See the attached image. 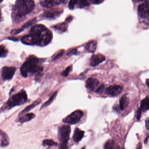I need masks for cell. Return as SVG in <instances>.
<instances>
[{"label": "cell", "instance_id": "6da1fadb", "mask_svg": "<svg viewBox=\"0 0 149 149\" xmlns=\"http://www.w3.org/2000/svg\"><path fill=\"white\" fill-rule=\"evenodd\" d=\"M52 33L43 25H38L32 27L28 35L22 37L21 42L27 45L45 46L51 43Z\"/></svg>", "mask_w": 149, "mask_h": 149}, {"label": "cell", "instance_id": "7a4b0ae2", "mask_svg": "<svg viewBox=\"0 0 149 149\" xmlns=\"http://www.w3.org/2000/svg\"><path fill=\"white\" fill-rule=\"evenodd\" d=\"M43 69V67L39 64V59L34 56H31L21 66V72L23 77H27L29 73H38V75H40Z\"/></svg>", "mask_w": 149, "mask_h": 149}, {"label": "cell", "instance_id": "3957f363", "mask_svg": "<svg viewBox=\"0 0 149 149\" xmlns=\"http://www.w3.org/2000/svg\"><path fill=\"white\" fill-rule=\"evenodd\" d=\"M34 7V1L33 0H17L14 7L16 18H20L28 14Z\"/></svg>", "mask_w": 149, "mask_h": 149}, {"label": "cell", "instance_id": "277c9868", "mask_svg": "<svg viewBox=\"0 0 149 149\" xmlns=\"http://www.w3.org/2000/svg\"><path fill=\"white\" fill-rule=\"evenodd\" d=\"M27 100V96L25 91H23L13 95L7 102V105L10 108L15 106H20Z\"/></svg>", "mask_w": 149, "mask_h": 149}, {"label": "cell", "instance_id": "5b68a950", "mask_svg": "<svg viewBox=\"0 0 149 149\" xmlns=\"http://www.w3.org/2000/svg\"><path fill=\"white\" fill-rule=\"evenodd\" d=\"M83 115V112L81 110H76L64 119L63 122L68 124H75L80 120Z\"/></svg>", "mask_w": 149, "mask_h": 149}, {"label": "cell", "instance_id": "8992f818", "mask_svg": "<svg viewBox=\"0 0 149 149\" xmlns=\"http://www.w3.org/2000/svg\"><path fill=\"white\" fill-rule=\"evenodd\" d=\"M71 133V127L69 125L61 126L58 127V136L60 143L67 144Z\"/></svg>", "mask_w": 149, "mask_h": 149}, {"label": "cell", "instance_id": "52a82bcc", "mask_svg": "<svg viewBox=\"0 0 149 149\" xmlns=\"http://www.w3.org/2000/svg\"><path fill=\"white\" fill-rule=\"evenodd\" d=\"M138 12L143 19L149 18V1H146L140 5L138 8Z\"/></svg>", "mask_w": 149, "mask_h": 149}, {"label": "cell", "instance_id": "ba28073f", "mask_svg": "<svg viewBox=\"0 0 149 149\" xmlns=\"http://www.w3.org/2000/svg\"><path fill=\"white\" fill-rule=\"evenodd\" d=\"M16 69L15 67L5 66L2 69L1 76L5 80H10L14 75Z\"/></svg>", "mask_w": 149, "mask_h": 149}, {"label": "cell", "instance_id": "9c48e42d", "mask_svg": "<svg viewBox=\"0 0 149 149\" xmlns=\"http://www.w3.org/2000/svg\"><path fill=\"white\" fill-rule=\"evenodd\" d=\"M123 88L119 85L110 86L106 89V93L108 95L112 96H116L120 94Z\"/></svg>", "mask_w": 149, "mask_h": 149}, {"label": "cell", "instance_id": "30bf717a", "mask_svg": "<svg viewBox=\"0 0 149 149\" xmlns=\"http://www.w3.org/2000/svg\"><path fill=\"white\" fill-rule=\"evenodd\" d=\"M106 59L105 56L102 54H95L93 55L90 58V65L92 66L95 67L104 62Z\"/></svg>", "mask_w": 149, "mask_h": 149}, {"label": "cell", "instance_id": "8fae6325", "mask_svg": "<svg viewBox=\"0 0 149 149\" xmlns=\"http://www.w3.org/2000/svg\"><path fill=\"white\" fill-rule=\"evenodd\" d=\"M100 86V83L99 81L95 78H89L86 81V87L93 91H95Z\"/></svg>", "mask_w": 149, "mask_h": 149}, {"label": "cell", "instance_id": "7c38bea8", "mask_svg": "<svg viewBox=\"0 0 149 149\" xmlns=\"http://www.w3.org/2000/svg\"><path fill=\"white\" fill-rule=\"evenodd\" d=\"M61 2V0H40L41 6L48 8L58 5Z\"/></svg>", "mask_w": 149, "mask_h": 149}, {"label": "cell", "instance_id": "4fadbf2b", "mask_svg": "<svg viewBox=\"0 0 149 149\" xmlns=\"http://www.w3.org/2000/svg\"><path fill=\"white\" fill-rule=\"evenodd\" d=\"M84 134L85 132L84 131L82 130L79 128H76L72 137L73 141L76 143L80 142L83 138Z\"/></svg>", "mask_w": 149, "mask_h": 149}, {"label": "cell", "instance_id": "5bb4252c", "mask_svg": "<svg viewBox=\"0 0 149 149\" xmlns=\"http://www.w3.org/2000/svg\"><path fill=\"white\" fill-rule=\"evenodd\" d=\"M0 136L1 137V146L2 147H5L9 144L10 139L7 134L1 130H0Z\"/></svg>", "mask_w": 149, "mask_h": 149}, {"label": "cell", "instance_id": "9a60e30c", "mask_svg": "<svg viewBox=\"0 0 149 149\" xmlns=\"http://www.w3.org/2000/svg\"><path fill=\"white\" fill-rule=\"evenodd\" d=\"M97 42L95 41H91L86 45V49L89 52L93 53L97 48Z\"/></svg>", "mask_w": 149, "mask_h": 149}, {"label": "cell", "instance_id": "2e32d148", "mask_svg": "<svg viewBox=\"0 0 149 149\" xmlns=\"http://www.w3.org/2000/svg\"><path fill=\"white\" fill-rule=\"evenodd\" d=\"M142 112H145L149 109V97L147 96L141 101L140 108Z\"/></svg>", "mask_w": 149, "mask_h": 149}, {"label": "cell", "instance_id": "e0dca14e", "mask_svg": "<svg viewBox=\"0 0 149 149\" xmlns=\"http://www.w3.org/2000/svg\"><path fill=\"white\" fill-rule=\"evenodd\" d=\"M41 101H42V100H41L38 99V100H37L34 102L32 104L27 106L26 107L21 113H20V114H24V113H26L30 111L31 109H32V108H34L36 106H37V105H38L39 103H40Z\"/></svg>", "mask_w": 149, "mask_h": 149}, {"label": "cell", "instance_id": "ac0fdd59", "mask_svg": "<svg viewBox=\"0 0 149 149\" xmlns=\"http://www.w3.org/2000/svg\"><path fill=\"white\" fill-rule=\"evenodd\" d=\"M34 117H35V114L34 113H28V114H26L25 116L21 117L19 119V122L21 123L28 122L34 118Z\"/></svg>", "mask_w": 149, "mask_h": 149}, {"label": "cell", "instance_id": "d6986e66", "mask_svg": "<svg viewBox=\"0 0 149 149\" xmlns=\"http://www.w3.org/2000/svg\"><path fill=\"white\" fill-rule=\"evenodd\" d=\"M61 13V11L60 10H52V11H48L45 12L44 13V16L48 18H53L56 17L58 14Z\"/></svg>", "mask_w": 149, "mask_h": 149}, {"label": "cell", "instance_id": "ffe728a7", "mask_svg": "<svg viewBox=\"0 0 149 149\" xmlns=\"http://www.w3.org/2000/svg\"><path fill=\"white\" fill-rule=\"evenodd\" d=\"M68 26V25L67 24L63 23L54 26L53 28L57 31H59L61 32H65L66 31Z\"/></svg>", "mask_w": 149, "mask_h": 149}, {"label": "cell", "instance_id": "44dd1931", "mask_svg": "<svg viewBox=\"0 0 149 149\" xmlns=\"http://www.w3.org/2000/svg\"><path fill=\"white\" fill-rule=\"evenodd\" d=\"M128 104V99L126 95H124L121 98L119 101V107L122 110L124 109Z\"/></svg>", "mask_w": 149, "mask_h": 149}, {"label": "cell", "instance_id": "7402d4cb", "mask_svg": "<svg viewBox=\"0 0 149 149\" xmlns=\"http://www.w3.org/2000/svg\"><path fill=\"white\" fill-rule=\"evenodd\" d=\"M104 149H115V143L112 139H109L105 143Z\"/></svg>", "mask_w": 149, "mask_h": 149}, {"label": "cell", "instance_id": "603a6c76", "mask_svg": "<svg viewBox=\"0 0 149 149\" xmlns=\"http://www.w3.org/2000/svg\"><path fill=\"white\" fill-rule=\"evenodd\" d=\"M43 145L44 146H51L58 145V144L52 139H45L43 141Z\"/></svg>", "mask_w": 149, "mask_h": 149}, {"label": "cell", "instance_id": "cb8c5ba5", "mask_svg": "<svg viewBox=\"0 0 149 149\" xmlns=\"http://www.w3.org/2000/svg\"><path fill=\"white\" fill-rule=\"evenodd\" d=\"M87 0H78L77 6L79 8H82L89 6Z\"/></svg>", "mask_w": 149, "mask_h": 149}, {"label": "cell", "instance_id": "d4e9b609", "mask_svg": "<svg viewBox=\"0 0 149 149\" xmlns=\"http://www.w3.org/2000/svg\"><path fill=\"white\" fill-rule=\"evenodd\" d=\"M57 93L58 91H56V92H55V93H54L52 95H51V97L49 99V100H48L47 102H46L44 103V105L42 106V108H43V107H45L48 106L50 104H51V102L53 101L54 99H55L56 96V95L57 94Z\"/></svg>", "mask_w": 149, "mask_h": 149}, {"label": "cell", "instance_id": "484cf974", "mask_svg": "<svg viewBox=\"0 0 149 149\" xmlns=\"http://www.w3.org/2000/svg\"><path fill=\"white\" fill-rule=\"evenodd\" d=\"M8 50L3 45L0 46V57H5L8 54Z\"/></svg>", "mask_w": 149, "mask_h": 149}, {"label": "cell", "instance_id": "4316f807", "mask_svg": "<svg viewBox=\"0 0 149 149\" xmlns=\"http://www.w3.org/2000/svg\"><path fill=\"white\" fill-rule=\"evenodd\" d=\"M78 0H70L69 7L71 10H73L76 6H77Z\"/></svg>", "mask_w": 149, "mask_h": 149}, {"label": "cell", "instance_id": "83f0119b", "mask_svg": "<svg viewBox=\"0 0 149 149\" xmlns=\"http://www.w3.org/2000/svg\"><path fill=\"white\" fill-rule=\"evenodd\" d=\"M71 66H69V67H67V68H66V69H65V70L63 72L62 75V76L64 77H66L68 76L69 73L71 69Z\"/></svg>", "mask_w": 149, "mask_h": 149}, {"label": "cell", "instance_id": "f1b7e54d", "mask_svg": "<svg viewBox=\"0 0 149 149\" xmlns=\"http://www.w3.org/2000/svg\"><path fill=\"white\" fill-rule=\"evenodd\" d=\"M35 19H34L30 21H28V22L26 23L24 25L22 26V29L24 30L25 28H27V27H29V26L31 25L32 24H33L35 21Z\"/></svg>", "mask_w": 149, "mask_h": 149}, {"label": "cell", "instance_id": "f546056e", "mask_svg": "<svg viewBox=\"0 0 149 149\" xmlns=\"http://www.w3.org/2000/svg\"><path fill=\"white\" fill-rule=\"evenodd\" d=\"M104 88H105V86H104V85H100V87L95 90V92L98 94L102 93L103 90H104Z\"/></svg>", "mask_w": 149, "mask_h": 149}, {"label": "cell", "instance_id": "4dcf8cb0", "mask_svg": "<svg viewBox=\"0 0 149 149\" xmlns=\"http://www.w3.org/2000/svg\"><path fill=\"white\" fill-rule=\"evenodd\" d=\"M23 29L22 28H20V29H14L12 30L11 32V34L13 35H16L18 34L19 33L21 32H22L23 31Z\"/></svg>", "mask_w": 149, "mask_h": 149}, {"label": "cell", "instance_id": "1f68e13d", "mask_svg": "<svg viewBox=\"0 0 149 149\" xmlns=\"http://www.w3.org/2000/svg\"><path fill=\"white\" fill-rule=\"evenodd\" d=\"M64 52V51L63 50H62L61 51H60V52L58 53V54L56 56L54 57L53 60L56 61V60H57V59L60 58L63 56V55Z\"/></svg>", "mask_w": 149, "mask_h": 149}, {"label": "cell", "instance_id": "d6a6232c", "mask_svg": "<svg viewBox=\"0 0 149 149\" xmlns=\"http://www.w3.org/2000/svg\"><path fill=\"white\" fill-rule=\"evenodd\" d=\"M90 3L93 4H95V5H98L102 3L104 0H89Z\"/></svg>", "mask_w": 149, "mask_h": 149}, {"label": "cell", "instance_id": "836d02e7", "mask_svg": "<svg viewBox=\"0 0 149 149\" xmlns=\"http://www.w3.org/2000/svg\"><path fill=\"white\" fill-rule=\"evenodd\" d=\"M59 149H68L67 144L66 143H60Z\"/></svg>", "mask_w": 149, "mask_h": 149}, {"label": "cell", "instance_id": "e575fe53", "mask_svg": "<svg viewBox=\"0 0 149 149\" xmlns=\"http://www.w3.org/2000/svg\"><path fill=\"white\" fill-rule=\"evenodd\" d=\"M142 111L140 108H139L137 111V120H140V118L141 117V114H142Z\"/></svg>", "mask_w": 149, "mask_h": 149}, {"label": "cell", "instance_id": "d590c367", "mask_svg": "<svg viewBox=\"0 0 149 149\" xmlns=\"http://www.w3.org/2000/svg\"><path fill=\"white\" fill-rule=\"evenodd\" d=\"M76 53H77V50L73 49L71 51H69V53H67V55L69 56H72V55H75Z\"/></svg>", "mask_w": 149, "mask_h": 149}, {"label": "cell", "instance_id": "8d00e7d4", "mask_svg": "<svg viewBox=\"0 0 149 149\" xmlns=\"http://www.w3.org/2000/svg\"><path fill=\"white\" fill-rule=\"evenodd\" d=\"M146 128L147 130H149V117L147 118L145 120Z\"/></svg>", "mask_w": 149, "mask_h": 149}, {"label": "cell", "instance_id": "74e56055", "mask_svg": "<svg viewBox=\"0 0 149 149\" xmlns=\"http://www.w3.org/2000/svg\"><path fill=\"white\" fill-rule=\"evenodd\" d=\"M142 149V144L141 143H139L138 144L137 146L136 149Z\"/></svg>", "mask_w": 149, "mask_h": 149}, {"label": "cell", "instance_id": "f35d334b", "mask_svg": "<svg viewBox=\"0 0 149 149\" xmlns=\"http://www.w3.org/2000/svg\"><path fill=\"white\" fill-rule=\"evenodd\" d=\"M9 39H10V40H13V41H18V39H17V38H15V37H10V38H9Z\"/></svg>", "mask_w": 149, "mask_h": 149}, {"label": "cell", "instance_id": "ab89813d", "mask_svg": "<svg viewBox=\"0 0 149 149\" xmlns=\"http://www.w3.org/2000/svg\"><path fill=\"white\" fill-rule=\"evenodd\" d=\"M149 135H148V136H147V137H146V138L145 139L144 141V142L145 144H146L147 143V142H148V139H149Z\"/></svg>", "mask_w": 149, "mask_h": 149}, {"label": "cell", "instance_id": "60d3db41", "mask_svg": "<svg viewBox=\"0 0 149 149\" xmlns=\"http://www.w3.org/2000/svg\"><path fill=\"white\" fill-rule=\"evenodd\" d=\"M146 85H147V87L149 88V79H147V80H146Z\"/></svg>", "mask_w": 149, "mask_h": 149}, {"label": "cell", "instance_id": "b9f144b4", "mask_svg": "<svg viewBox=\"0 0 149 149\" xmlns=\"http://www.w3.org/2000/svg\"><path fill=\"white\" fill-rule=\"evenodd\" d=\"M136 1H139V2H143V1H147L148 0H135Z\"/></svg>", "mask_w": 149, "mask_h": 149}, {"label": "cell", "instance_id": "7bdbcfd3", "mask_svg": "<svg viewBox=\"0 0 149 149\" xmlns=\"http://www.w3.org/2000/svg\"><path fill=\"white\" fill-rule=\"evenodd\" d=\"M61 1L63 3H65V4H66L67 1V0H61Z\"/></svg>", "mask_w": 149, "mask_h": 149}, {"label": "cell", "instance_id": "ee69618b", "mask_svg": "<svg viewBox=\"0 0 149 149\" xmlns=\"http://www.w3.org/2000/svg\"><path fill=\"white\" fill-rule=\"evenodd\" d=\"M117 149H120V147H119V146H117Z\"/></svg>", "mask_w": 149, "mask_h": 149}, {"label": "cell", "instance_id": "f6af8a7d", "mask_svg": "<svg viewBox=\"0 0 149 149\" xmlns=\"http://www.w3.org/2000/svg\"><path fill=\"white\" fill-rule=\"evenodd\" d=\"M3 0H0V3H1L2 1H3Z\"/></svg>", "mask_w": 149, "mask_h": 149}, {"label": "cell", "instance_id": "bcb514c9", "mask_svg": "<svg viewBox=\"0 0 149 149\" xmlns=\"http://www.w3.org/2000/svg\"><path fill=\"white\" fill-rule=\"evenodd\" d=\"M81 149H85V147H82V148Z\"/></svg>", "mask_w": 149, "mask_h": 149}]
</instances>
